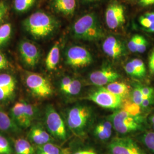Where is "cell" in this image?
Instances as JSON below:
<instances>
[{"label": "cell", "mask_w": 154, "mask_h": 154, "mask_svg": "<svg viewBox=\"0 0 154 154\" xmlns=\"http://www.w3.org/2000/svg\"><path fill=\"white\" fill-rule=\"evenodd\" d=\"M19 51L24 63L34 67L38 63L40 51L38 47L29 41H22L19 45Z\"/></svg>", "instance_id": "obj_11"}, {"label": "cell", "mask_w": 154, "mask_h": 154, "mask_svg": "<svg viewBox=\"0 0 154 154\" xmlns=\"http://www.w3.org/2000/svg\"><path fill=\"white\" fill-rule=\"evenodd\" d=\"M28 138L30 142L37 146L51 143L53 140L51 135L49 132L38 125H34L31 127L28 134Z\"/></svg>", "instance_id": "obj_15"}, {"label": "cell", "mask_w": 154, "mask_h": 154, "mask_svg": "<svg viewBox=\"0 0 154 154\" xmlns=\"http://www.w3.org/2000/svg\"><path fill=\"white\" fill-rule=\"evenodd\" d=\"M45 121L48 130L54 138L64 141L67 138L65 123L52 105H48L45 110Z\"/></svg>", "instance_id": "obj_4"}, {"label": "cell", "mask_w": 154, "mask_h": 154, "mask_svg": "<svg viewBox=\"0 0 154 154\" xmlns=\"http://www.w3.org/2000/svg\"><path fill=\"white\" fill-rule=\"evenodd\" d=\"M23 102V106H24V110L26 114V116L27 117L28 121L29 123L32 125V123L33 122L35 116V109L33 106V105L25 101Z\"/></svg>", "instance_id": "obj_30"}, {"label": "cell", "mask_w": 154, "mask_h": 154, "mask_svg": "<svg viewBox=\"0 0 154 154\" xmlns=\"http://www.w3.org/2000/svg\"><path fill=\"white\" fill-rule=\"evenodd\" d=\"M96 152L93 149H86V150H81L78 151L73 154H95Z\"/></svg>", "instance_id": "obj_44"}, {"label": "cell", "mask_w": 154, "mask_h": 154, "mask_svg": "<svg viewBox=\"0 0 154 154\" xmlns=\"http://www.w3.org/2000/svg\"><path fill=\"white\" fill-rule=\"evenodd\" d=\"M25 82L28 89L34 96L45 98L51 96L53 90L49 81L44 76L35 72H28Z\"/></svg>", "instance_id": "obj_5"}, {"label": "cell", "mask_w": 154, "mask_h": 154, "mask_svg": "<svg viewBox=\"0 0 154 154\" xmlns=\"http://www.w3.org/2000/svg\"><path fill=\"white\" fill-rule=\"evenodd\" d=\"M35 154H63V152L57 146L48 143L37 146Z\"/></svg>", "instance_id": "obj_23"}, {"label": "cell", "mask_w": 154, "mask_h": 154, "mask_svg": "<svg viewBox=\"0 0 154 154\" xmlns=\"http://www.w3.org/2000/svg\"><path fill=\"white\" fill-rule=\"evenodd\" d=\"M139 4L144 7L154 5V0H138Z\"/></svg>", "instance_id": "obj_43"}, {"label": "cell", "mask_w": 154, "mask_h": 154, "mask_svg": "<svg viewBox=\"0 0 154 154\" xmlns=\"http://www.w3.org/2000/svg\"><path fill=\"white\" fill-rule=\"evenodd\" d=\"M125 71L127 74L129 75L134 77H138L139 78L138 72H137L135 67L132 63V61H130L128 62L126 64L125 67Z\"/></svg>", "instance_id": "obj_34"}, {"label": "cell", "mask_w": 154, "mask_h": 154, "mask_svg": "<svg viewBox=\"0 0 154 154\" xmlns=\"http://www.w3.org/2000/svg\"><path fill=\"white\" fill-rule=\"evenodd\" d=\"M51 4L55 11L65 16L72 15L77 6L76 0H52Z\"/></svg>", "instance_id": "obj_17"}, {"label": "cell", "mask_w": 154, "mask_h": 154, "mask_svg": "<svg viewBox=\"0 0 154 154\" xmlns=\"http://www.w3.org/2000/svg\"><path fill=\"white\" fill-rule=\"evenodd\" d=\"M20 128L11 116L0 106V130L4 132H17L20 131Z\"/></svg>", "instance_id": "obj_18"}, {"label": "cell", "mask_w": 154, "mask_h": 154, "mask_svg": "<svg viewBox=\"0 0 154 154\" xmlns=\"http://www.w3.org/2000/svg\"><path fill=\"white\" fill-rule=\"evenodd\" d=\"M149 121L151 122V123L152 124L154 125V116H152L150 118H149Z\"/></svg>", "instance_id": "obj_45"}, {"label": "cell", "mask_w": 154, "mask_h": 154, "mask_svg": "<svg viewBox=\"0 0 154 154\" xmlns=\"http://www.w3.org/2000/svg\"><path fill=\"white\" fill-rule=\"evenodd\" d=\"M88 99L100 107L108 109H116L121 107L122 98L101 87L88 95Z\"/></svg>", "instance_id": "obj_7"}, {"label": "cell", "mask_w": 154, "mask_h": 154, "mask_svg": "<svg viewBox=\"0 0 154 154\" xmlns=\"http://www.w3.org/2000/svg\"><path fill=\"white\" fill-rule=\"evenodd\" d=\"M97 154V153H96V154Z\"/></svg>", "instance_id": "obj_49"}, {"label": "cell", "mask_w": 154, "mask_h": 154, "mask_svg": "<svg viewBox=\"0 0 154 154\" xmlns=\"http://www.w3.org/2000/svg\"><path fill=\"white\" fill-rule=\"evenodd\" d=\"M11 116L14 121L20 128H26L31 126L28 122L24 110L23 102L22 100L17 102L12 106L11 110Z\"/></svg>", "instance_id": "obj_16"}, {"label": "cell", "mask_w": 154, "mask_h": 154, "mask_svg": "<svg viewBox=\"0 0 154 154\" xmlns=\"http://www.w3.org/2000/svg\"><path fill=\"white\" fill-rule=\"evenodd\" d=\"M109 149L111 154H146L132 139L128 137L113 139Z\"/></svg>", "instance_id": "obj_10"}, {"label": "cell", "mask_w": 154, "mask_h": 154, "mask_svg": "<svg viewBox=\"0 0 154 154\" xmlns=\"http://www.w3.org/2000/svg\"><path fill=\"white\" fill-rule=\"evenodd\" d=\"M141 91L143 94L144 99L154 96V89L152 88L147 86L141 87Z\"/></svg>", "instance_id": "obj_39"}, {"label": "cell", "mask_w": 154, "mask_h": 154, "mask_svg": "<svg viewBox=\"0 0 154 154\" xmlns=\"http://www.w3.org/2000/svg\"><path fill=\"white\" fill-rule=\"evenodd\" d=\"M94 134L97 138L102 140H105L109 139L111 135V134L100 130L96 127L94 130Z\"/></svg>", "instance_id": "obj_37"}, {"label": "cell", "mask_w": 154, "mask_h": 154, "mask_svg": "<svg viewBox=\"0 0 154 154\" xmlns=\"http://www.w3.org/2000/svg\"><path fill=\"white\" fill-rule=\"evenodd\" d=\"M16 81L9 74H0V101L11 98L15 93Z\"/></svg>", "instance_id": "obj_14"}, {"label": "cell", "mask_w": 154, "mask_h": 154, "mask_svg": "<svg viewBox=\"0 0 154 154\" xmlns=\"http://www.w3.org/2000/svg\"><path fill=\"white\" fill-rule=\"evenodd\" d=\"M35 1L36 0H14V9L19 13L27 11L34 5Z\"/></svg>", "instance_id": "obj_26"}, {"label": "cell", "mask_w": 154, "mask_h": 154, "mask_svg": "<svg viewBox=\"0 0 154 154\" xmlns=\"http://www.w3.org/2000/svg\"><path fill=\"white\" fill-rule=\"evenodd\" d=\"M11 145L7 139L0 134V154H12Z\"/></svg>", "instance_id": "obj_27"}, {"label": "cell", "mask_w": 154, "mask_h": 154, "mask_svg": "<svg viewBox=\"0 0 154 154\" xmlns=\"http://www.w3.org/2000/svg\"><path fill=\"white\" fill-rule=\"evenodd\" d=\"M143 99H144V98H143V94H142V91H141V87L137 86L133 90L132 102L138 106H141Z\"/></svg>", "instance_id": "obj_32"}, {"label": "cell", "mask_w": 154, "mask_h": 154, "mask_svg": "<svg viewBox=\"0 0 154 154\" xmlns=\"http://www.w3.org/2000/svg\"><path fill=\"white\" fill-rule=\"evenodd\" d=\"M139 35L135 34L133 35L131 38L128 42V48L129 50L132 53L137 52V47H138V41H139Z\"/></svg>", "instance_id": "obj_33"}, {"label": "cell", "mask_w": 154, "mask_h": 154, "mask_svg": "<svg viewBox=\"0 0 154 154\" xmlns=\"http://www.w3.org/2000/svg\"><path fill=\"white\" fill-rule=\"evenodd\" d=\"M23 25L26 30L34 38H44L51 34L57 26L53 17L43 11H36L24 20Z\"/></svg>", "instance_id": "obj_2"}, {"label": "cell", "mask_w": 154, "mask_h": 154, "mask_svg": "<svg viewBox=\"0 0 154 154\" xmlns=\"http://www.w3.org/2000/svg\"><path fill=\"white\" fill-rule=\"evenodd\" d=\"M72 32L75 38L88 41H98L105 36L98 18L93 13L85 14L77 20Z\"/></svg>", "instance_id": "obj_1"}, {"label": "cell", "mask_w": 154, "mask_h": 154, "mask_svg": "<svg viewBox=\"0 0 154 154\" xmlns=\"http://www.w3.org/2000/svg\"><path fill=\"white\" fill-rule=\"evenodd\" d=\"M81 83L77 79H72L69 88L65 91V94L70 95H75L80 93L81 90Z\"/></svg>", "instance_id": "obj_28"}, {"label": "cell", "mask_w": 154, "mask_h": 154, "mask_svg": "<svg viewBox=\"0 0 154 154\" xmlns=\"http://www.w3.org/2000/svg\"><path fill=\"white\" fill-rule=\"evenodd\" d=\"M102 49L105 54L114 60H117L125 55V45L121 39L110 35L105 39L102 44Z\"/></svg>", "instance_id": "obj_13"}, {"label": "cell", "mask_w": 154, "mask_h": 154, "mask_svg": "<svg viewBox=\"0 0 154 154\" xmlns=\"http://www.w3.org/2000/svg\"><path fill=\"white\" fill-rule=\"evenodd\" d=\"M11 23H6L0 25V48L8 42L11 37Z\"/></svg>", "instance_id": "obj_25"}, {"label": "cell", "mask_w": 154, "mask_h": 154, "mask_svg": "<svg viewBox=\"0 0 154 154\" xmlns=\"http://www.w3.org/2000/svg\"><path fill=\"white\" fill-rule=\"evenodd\" d=\"M93 57L88 50L79 46H74L67 50L66 64L74 68H83L90 65Z\"/></svg>", "instance_id": "obj_8"}, {"label": "cell", "mask_w": 154, "mask_h": 154, "mask_svg": "<svg viewBox=\"0 0 154 154\" xmlns=\"http://www.w3.org/2000/svg\"><path fill=\"white\" fill-rule=\"evenodd\" d=\"M154 102V97H149L145 99H143L142 103L140 107L143 108V109H146L147 107H148L150 105L153 104Z\"/></svg>", "instance_id": "obj_42"}, {"label": "cell", "mask_w": 154, "mask_h": 154, "mask_svg": "<svg viewBox=\"0 0 154 154\" xmlns=\"http://www.w3.org/2000/svg\"><path fill=\"white\" fill-rule=\"evenodd\" d=\"M9 66V63L5 55L0 52V71L8 69Z\"/></svg>", "instance_id": "obj_40"}, {"label": "cell", "mask_w": 154, "mask_h": 154, "mask_svg": "<svg viewBox=\"0 0 154 154\" xmlns=\"http://www.w3.org/2000/svg\"><path fill=\"white\" fill-rule=\"evenodd\" d=\"M153 127H154V125H153Z\"/></svg>", "instance_id": "obj_48"}, {"label": "cell", "mask_w": 154, "mask_h": 154, "mask_svg": "<svg viewBox=\"0 0 154 154\" xmlns=\"http://www.w3.org/2000/svg\"><path fill=\"white\" fill-rule=\"evenodd\" d=\"M109 119L114 129L122 134L137 131L140 128V118L131 116L124 110L116 111Z\"/></svg>", "instance_id": "obj_6"}, {"label": "cell", "mask_w": 154, "mask_h": 154, "mask_svg": "<svg viewBox=\"0 0 154 154\" xmlns=\"http://www.w3.org/2000/svg\"><path fill=\"white\" fill-rule=\"evenodd\" d=\"M131 61L138 72L139 78L144 77L146 73V68L143 61L139 58L133 59Z\"/></svg>", "instance_id": "obj_29"}, {"label": "cell", "mask_w": 154, "mask_h": 154, "mask_svg": "<svg viewBox=\"0 0 154 154\" xmlns=\"http://www.w3.org/2000/svg\"><path fill=\"white\" fill-rule=\"evenodd\" d=\"M119 77L120 75L115 70L111 67H105L91 72L89 78L93 85L102 87L116 82Z\"/></svg>", "instance_id": "obj_12"}, {"label": "cell", "mask_w": 154, "mask_h": 154, "mask_svg": "<svg viewBox=\"0 0 154 154\" xmlns=\"http://www.w3.org/2000/svg\"><path fill=\"white\" fill-rule=\"evenodd\" d=\"M8 6L4 1H0V25L8 11Z\"/></svg>", "instance_id": "obj_38"}, {"label": "cell", "mask_w": 154, "mask_h": 154, "mask_svg": "<svg viewBox=\"0 0 154 154\" xmlns=\"http://www.w3.org/2000/svg\"><path fill=\"white\" fill-rule=\"evenodd\" d=\"M143 141L146 147L154 152V132H147L144 134Z\"/></svg>", "instance_id": "obj_31"}, {"label": "cell", "mask_w": 154, "mask_h": 154, "mask_svg": "<svg viewBox=\"0 0 154 154\" xmlns=\"http://www.w3.org/2000/svg\"><path fill=\"white\" fill-rule=\"evenodd\" d=\"M149 67L150 74L154 75V49L151 51L149 55Z\"/></svg>", "instance_id": "obj_41"}, {"label": "cell", "mask_w": 154, "mask_h": 154, "mask_svg": "<svg viewBox=\"0 0 154 154\" xmlns=\"http://www.w3.org/2000/svg\"><path fill=\"white\" fill-rule=\"evenodd\" d=\"M139 22L147 32L154 33V12H147L139 18Z\"/></svg>", "instance_id": "obj_22"}, {"label": "cell", "mask_w": 154, "mask_h": 154, "mask_svg": "<svg viewBox=\"0 0 154 154\" xmlns=\"http://www.w3.org/2000/svg\"><path fill=\"white\" fill-rule=\"evenodd\" d=\"M90 109L84 106L72 107L67 115V123L72 131L78 135L82 134L91 118Z\"/></svg>", "instance_id": "obj_3"}, {"label": "cell", "mask_w": 154, "mask_h": 154, "mask_svg": "<svg viewBox=\"0 0 154 154\" xmlns=\"http://www.w3.org/2000/svg\"><path fill=\"white\" fill-rule=\"evenodd\" d=\"M60 58V50L58 43H56L50 50L45 60L46 69L49 70H54L57 68Z\"/></svg>", "instance_id": "obj_19"}, {"label": "cell", "mask_w": 154, "mask_h": 154, "mask_svg": "<svg viewBox=\"0 0 154 154\" xmlns=\"http://www.w3.org/2000/svg\"><path fill=\"white\" fill-rule=\"evenodd\" d=\"M85 1H87V2H91L97 1H98V0H85Z\"/></svg>", "instance_id": "obj_46"}, {"label": "cell", "mask_w": 154, "mask_h": 154, "mask_svg": "<svg viewBox=\"0 0 154 154\" xmlns=\"http://www.w3.org/2000/svg\"><path fill=\"white\" fill-rule=\"evenodd\" d=\"M147 41L142 35H139V41H138V47H137V52L139 53H143L145 52L147 47Z\"/></svg>", "instance_id": "obj_35"}, {"label": "cell", "mask_w": 154, "mask_h": 154, "mask_svg": "<svg viewBox=\"0 0 154 154\" xmlns=\"http://www.w3.org/2000/svg\"><path fill=\"white\" fill-rule=\"evenodd\" d=\"M125 1H126L127 2H131V1H133L134 0H125Z\"/></svg>", "instance_id": "obj_47"}, {"label": "cell", "mask_w": 154, "mask_h": 154, "mask_svg": "<svg viewBox=\"0 0 154 154\" xmlns=\"http://www.w3.org/2000/svg\"><path fill=\"white\" fill-rule=\"evenodd\" d=\"M106 88L111 93L120 97L122 99L127 97L130 92V88L126 83L116 81L108 84Z\"/></svg>", "instance_id": "obj_21"}, {"label": "cell", "mask_w": 154, "mask_h": 154, "mask_svg": "<svg viewBox=\"0 0 154 154\" xmlns=\"http://www.w3.org/2000/svg\"><path fill=\"white\" fill-rule=\"evenodd\" d=\"M105 20L110 29L114 30L122 27L126 22L125 7L117 1H112L106 9Z\"/></svg>", "instance_id": "obj_9"}, {"label": "cell", "mask_w": 154, "mask_h": 154, "mask_svg": "<svg viewBox=\"0 0 154 154\" xmlns=\"http://www.w3.org/2000/svg\"><path fill=\"white\" fill-rule=\"evenodd\" d=\"M121 106H122L123 110L126 111L131 116L139 118L140 114V106L134 103L132 100L128 99H125L124 102L122 100Z\"/></svg>", "instance_id": "obj_24"}, {"label": "cell", "mask_w": 154, "mask_h": 154, "mask_svg": "<svg viewBox=\"0 0 154 154\" xmlns=\"http://www.w3.org/2000/svg\"><path fill=\"white\" fill-rule=\"evenodd\" d=\"M16 154H35V150L30 142L23 138L17 139L14 142Z\"/></svg>", "instance_id": "obj_20"}, {"label": "cell", "mask_w": 154, "mask_h": 154, "mask_svg": "<svg viewBox=\"0 0 154 154\" xmlns=\"http://www.w3.org/2000/svg\"><path fill=\"white\" fill-rule=\"evenodd\" d=\"M72 79L71 77H65L61 80V85H60V89L62 92L63 93H65L67 88H69V86L72 83Z\"/></svg>", "instance_id": "obj_36"}]
</instances>
